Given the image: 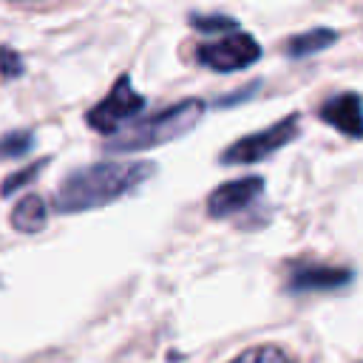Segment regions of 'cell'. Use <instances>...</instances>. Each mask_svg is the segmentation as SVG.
Listing matches in <instances>:
<instances>
[{
	"mask_svg": "<svg viewBox=\"0 0 363 363\" xmlns=\"http://www.w3.org/2000/svg\"><path fill=\"white\" fill-rule=\"evenodd\" d=\"M349 281V272L346 269H335V267H315V264H306V267H295L292 275H289V289L295 292H312V289H332V286H340Z\"/></svg>",
	"mask_w": 363,
	"mask_h": 363,
	"instance_id": "8",
	"label": "cell"
},
{
	"mask_svg": "<svg viewBox=\"0 0 363 363\" xmlns=\"http://www.w3.org/2000/svg\"><path fill=\"white\" fill-rule=\"evenodd\" d=\"M193 26L199 31H224V34L238 28V23L230 17H193Z\"/></svg>",
	"mask_w": 363,
	"mask_h": 363,
	"instance_id": "14",
	"label": "cell"
},
{
	"mask_svg": "<svg viewBox=\"0 0 363 363\" xmlns=\"http://www.w3.org/2000/svg\"><path fill=\"white\" fill-rule=\"evenodd\" d=\"M298 136V116H286L258 133H250L238 142H233L224 153H221V162L227 164H252V162H261L267 156H272L275 150H281L286 142H292Z\"/></svg>",
	"mask_w": 363,
	"mask_h": 363,
	"instance_id": "5",
	"label": "cell"
},
{
	"mask_svg": "<svg viewBox=\"0 0 363 363\" xmlns=\"http://www.w3.org/2000/svg\"><path fill=\"white\" fill-rule=\"evenodd\" d=\"M145 108V96L133 91L130 85V77H119L113 82V88L108 91V96L102 102H96L88 113H85V122L99 130V133H111L116 136L119 130L128 128V122Z\"/></svg>",
	"mask_w": 363,
	"mask_h": 363,
	"instance_id": "3",
	"label": "cell"
},
{
	"mask_svg": "<svg viewBox=\"0 0 363 363\" xmlns=\"http://www.w3.org/2000/svg\"><path fill=\"white\" fill-rule=\"evenodd\" d=\"M34 145V139H31V133H9V136H3L0 139V156H6V159H17V156H23L28 147Z\"/></svg>",
	"mask_w": 363,
	"mask_h": 363,
	"instance_id": "12",
	"label": "cell"
},
{
	"mask_svg": "<svg viewBox=\"0 0 363 363\" xmlns=\"http://www.w3.org/2000/svg\"><path fill=\"white\" fill-rule=\"evenodd\" d=\"M156 173V167L150 162H94L85 167L71 170L57 196L54 204L60 213H82V210H94V207H105L128 193H133L139 184H145L150 176Z\"/></svg>",
	"mask_w": 363,
	"mask_h": 363,
	"instance_id": "1",
	"label": "cell"
},
{
	"mask_svg": "<svg viewBox=\"0 0 363 363\" xmlns=\"http://www.w3.org/2000/svg\"><path fill=\"white\" fill-rule=\"evenodd\" d=\"M264 193V182L258 176H247V179H235V182H224L221 187H216L207 199V213L213 218H227L238 210H247L258 196Z\"/></svg>",
	"mask_w": 363,
	"mask_h": 363,
	"instance_id": "6",
	"label": "cell"
},
{
	"mask_svg": "<svg viewBox=\"0 0 363 363\" xmlns=\"http://www.w3.org/2000/svg\"><path fill=\"white\" fill-rule=\"evenodd\" d=\"M233 363H295V360L278 346H252L244 354H238Z\"/></svg>",
	"mask_w": 363,
	"mask_h": 363,
	"instance_id": "11",
	"label": "cell"
},
{
	"mask_svg": "<svg viewBox=\"0 0 363 363\" xmlns=\"http://www.w3.org/2000/svg\"><path fill=\"white\" fill-rule=\"evenodd\" d=\"M43 164H45V162H34V164H28L26 170H20V173H11V176L6 179V184H3V190H0V193H3V196H11L17 187L28 184V182H31V179H34V176L43 170Z\"/></svg>",
	"mask_w": 363,
	"mask_h": 363,
	"instance_id": "13",
	"label": "cell"
},
{
	"mask_svg": "<svg viewBox=\"0 0 363 363\" xmlns=\"http://www.w3.org/2000/svg\"><path fill=\"white\" fill-rule=\"evenodd\" d=\"M332 40H335V31H329V28H315V31H309V34L292 37V40H289V54H292V57H306V54H315V51L326 48Z\"/></svg>",
	"mask_w": 363,
	"mask_h": 363,
	"instance_id": "10",
	"label": "cell"
},
{
	"mask_svg": "<svg viewBox=\"0 0 363 363\" xmlns=\"http://www.w3.org/2000/svg\"><path fill=\"white\" fill-rule=\"evenodd\" d=\"M320 119L346 136H357V139L363 136V105H360V96L354 94L332 96L320 108Z\"/></svg>",
	"mask_w": 363,
	"mask_h": 363,
	"instance_id": "7",
	"label": "cell"
},
{
	"mask_svg": "<svg viewBox=\"0 0 363 363\" xmlns=\"http://www.w3.org/2000/svg\"><path fill=\"white\" fill-rule=\"evenodd\" d=\"M204 116V102L201 99H182L153 116L136 119L133 125H128L125 130H119L116 136L108 139V150L113 153H133V150H147V147H159L187 130H193L199 125V119Z\"/></svg>",
	"mask_w": 363,
	"mask_h": 363,
	"instance_id": "2",
	"label": "cell"
},
{
	"mask_svg": "<svg viewBox=\"0 0 363 363\" xmlns=\"http://www.w3.org/2000/svg\"><path fill=\"white\" fill-rule=\"evenodd\" d=\"M261 57V45L255 43V37L244 34V31H230L218 40L201 43L196 48V60L201 65H207L210 71L218 74H230V71H241L247 65H252Z\"/></svg>",
	"mask_w": 363,
	"mask_h": 363,
	"instance_id": "4",
	"label": "cell"
},
{
	"mask_svg": "<svg viewBox=\"0 0 363 363\" xmlns=\"http://www.w3.org/2000/svg\"><path fill=\"white\" fill-rule=\"evenodd\" d=\"M45 218H48V207L40 196H23L14 210H11V224L23 233H37L45 227Z\"/></svg>",
	"mask_w": 363,
	"mask_h": 363,
	"instance_id": "9",
	"label": "cell"
},
{
	"mask_svg": "<svg viewBox=\"0 0 363 363\" xmlns=\"http://www.w3.org/2000/svg\"><path fill=\"white\" fill-rule=\"evenodd\" d=\"M0 68H3V77L11 79V77H17L23 71V60L11 48H0Z\"/></svg>",
	"mask_w": 363,
	"mask_h": 363,
	"instance_id": "15",
	"label": "cell"
}]
</instances>
